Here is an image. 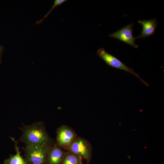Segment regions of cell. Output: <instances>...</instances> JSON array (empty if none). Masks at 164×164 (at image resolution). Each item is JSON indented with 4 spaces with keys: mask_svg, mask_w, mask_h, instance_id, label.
I'll return each mask as SVG.
<instances>
[{
    "mask_svg": "<svg viewBox=\"0 0 164 164\" xmlns=\"http://www.w3.org/2000/svg\"><path fill=\"white\" fill-rule=\"evenodd\" d=\"M67 1V0H55L54 1L53 4L50 9V10L46 14V15L40 19L39 21H37L35 24H37L41 23L46 18L50 13L51 12L52 10L54 9L57 6L60 5L64 2Z\"/></svg>",
    "mask_w": 164,
    "mask_h": 164,
    "instance_id": "obj_11",
    "label": "cell"
},
{
    "mask_svg": "<svg viewBox=\"0 0 164 164\" xmlns=\"http://www.w3.org/2000/svg\"><path fill=\"white\" fill-rule=\"evenodd\" d=\"M68 152L72 153L84 159L88 164L92 156V147L86 139L77 137L67 148Z\"/></svg>",
    "mask_w": 164,
    "mask_h": 164,
    "instance_id": "obj_4",
    "label": "cell"
},
{
    "mask_svg": "<svg viewBox=\"0 0 164 164\" xmlns=\"http://www.w3.org/2000/svg\"><path fill=\"white\" fill-rule=\"evenodd\" d=\"M4 50V47L3 46L0 45V64L2 63L1 56Z\"/></svg>",
    "mask_w": 164,
    "mask_h": 164,
    "instance_id": "obj_12",
    "label": "cell"
},
{
    "mask_svg": "<svg viewBox=\"0 0 164 164\" xmlns=\"http://www.w3.org/2000/svg\"><path fill=\"white\" fill-rule=\"evenodd\" d=\"M22 132L20 141L27 145L47 144L53 145L52 141L42 122L25 125L21 128Z\"/></svg>",
    "mask_w": 164,
    "mask_h": 164,
    "instance_id": "obj_1",
    "label": "cell"
},
{
    "mask_svg": "<svg viewBox=\"0 0 164 164\" xmlns=\"http://www.w3.org/2000/svg\"><path fill=\"white\" fill-rule=\"evenodd\" d=\"M133 25V23H130L108 36L110 37L117 39L135 48H137L138 46L135 44V37L132 34Z\"/></svg>",
    "mask_w": 164,
    "mask_h": 164,
    "instance_id": "obj_6",
    "label": "cell"
},
{
    "mask_svg": "<svg viewBox=\"0 0 164 164\" xmlns=\"http://www.w3.org/2000/svg\"><path fill=\"white\" fill-rule=\"evenodd\" d=\"M97 54L109 66L130 73L139 78L146 86H149V84L140 78L138 74L136 73L133 69L127 66L117 58L107 52L104 48L99 49L97 51Z\"/></svg>",
    "mask_w": 164,
    "mask_h": 164,
    "instance_id": "obj_3",
    "label": "cell"
},
{
    "mask_svg": "<svg viewBox=\"0 0 164 164\" xmlns=\"http://www.w3.org/2000/svg\"><path fill=\"white\" fill-rule=\"evenodd\" d=\"M79 164H83L82 163V162H81L80 163H79Z\"/></svg>",
    "mask_w": 164,
    "mask_h": 164,
    "instance_id": "obj_13",
    "label": "cell"
},
{
    "mask_svg": "<svg viewBox=\"0 0 164 164\" xmlns=\"http://www.w3.org/2000/svg\"><path fill=\"white\" fill-rule=\"evenodd\" d=\"M11 139L15 142L16 153L13 155H11L9 158L4 160V164H27L25 159L21 156L17 141L14 138L11 137Z\"/></svg>",
    "mask_w": 164,
    "mask_h": 164,
    "instance_id": "obj_9",
    "label": "cell"
},
{
    "mask_svg": "<svg viewBox=\"0 0 164 164\" xmlns=\"http://www.w3.org/2000/svg\"><path fill=\"white\" fill-rule=\"evenodd\" d=\"M75 132L69 127L63 125L56 131V144L62 149L66 150L77 137Z\"/></svg>",
    "mask_w": 164,
    "mask_h": 164,
    "instance_id": "obj_5",
    "label": "cell"
},
{
    "mask_svg": "<svg viewBox=\"0 0 164 164\" xmlns=\"http://www.w3.org/2000/svg\"><path fill=\"white\" fill-rule=\"evenodd\" d=\"M82 158L72 153L66 152L61 164H79L82 162Z\"/></svg>",
    "mask_w": 164,
    "mask_h": 164,
    "instance_id": "obj_10",
    "label": "cell"
},
{
    "mask_svg": "<svg viewBox=\"0 0 164 164\" xmlns=\"http://www.w3.org/2000/svg\"><path fill=\"white\" fill-rule=\"evenodd\" d=\"M138 22L142 27L141 34L135 37V39L139 38H145L153 35L157 25V21L156 19L150 20H139Z\"/></svg>",
    "mask_w": 164,
    "mask_h": 164,
    "instance_id": "obj_8",
    "label": "cell"
},
{
    "mask_svg": "<svg viewBox=\"0 0 164 164\" xmlns=\"http://www.w3.org/2000/svg\"><path fill=\"white\" fill-rule=\"evenodd\" d=\"M66 153L56 143L53 145L47 152L45 164H61Z\"/></svg>",
    "mask_w": 164,
    "mask_h": 164,
    "instance_id": "obj_7",
    "label": "cell"
},
{
    "mask_svg": "<svg viewBox=\"0 0 164 164\" xmlns=\"http://www.w3.org/2000/svg\"><path fill=\"white\" fill-rule=\"evenodd\" d=\"M52 146L47 144L26 146L23 149L27 164H45L47 154Z\"/></svg>",
    "mask_w": 164,
    "mask_h": 164,
    "instance_id": "obj_2",
    "label": "cell"
}]
</instances>
